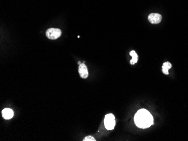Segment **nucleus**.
I'll return each instance as SVG.
<instances>
[{
    "instance_id": "4",
    "label": "nucleus",
    "mask_w": 188,
    "mask_h": 141,
    "mask_svg": "<svg viewBox=\"0 0 188 141\" xmlns=\"http://www.w3.org/2000/svg\"><path fill=\"white\" fill-rule=\"evenodd\" d=\"M162 19V15L158 13H151L148 16V20L151 24H159Z\"/></svg>"
},
{
    "instance_id": "1",
    "label": "nucleus",
    "mask_w": 188,
    "mask_h": 141,
    "mask_svg": "<svg viewBox=\"0 0 188 141\" xmlns=\"http://www.w3.org/2000/svg\"><path fill=\"white\" fill-rule=\"evenodd\" d=\"M136 126L142 129L149 128L154 124L153 118L151 113L145 109H140L136 113L134 116Z\"/></svg>"
},
{
    "instance_id": "5",
    "label": "nucleus",
    "mask_w": 188,
    "mask_h": 141,
    "mask_svg": "<svg viewBox=\"0 0 188 141\" xmlns=\"http://www.w3.org/2000/svg\"><path fill=\"white\" fill-rule=\"evenodd\" d=\"M78 72H79V74L80 75V76L83 79H86L88 77V76H89L88 69H87V67H86V65L84 64V62L83 64L79 65Z\"/></svg>"
},
{
    "instance_id": "8",
    "label": "nucleus",
    "mask_w": 188,
    "mask_h": 141,
    "mask_svg": "<svg viewBox=\"0 0 188 141\" xmlns=\"http://www.w3.org/2000/svg\"><path fill=\"white\" fill-rule=\"evenodd\" d=\"M130 55L132 58V59L130 60V64L131 65H134L138 61V55L134 50H132L130 52Z\"/></svg>"
},
{
    "instance_id": "3",
    "label": "nucleus",
    "mask_w": 188,
    "mask_h": 141,
    "mask_svg": "<svg viewBox=\"0 0 188 141\" xmlns=\"http://www.w3.org/2000/svg\"><path fill=\"white\" fill-rule=\"evenodd\" d=\"M61 30L58 28H50L46 32V37L50 39H56L60 37L61 35Z\"/></svg>"
},
{
    "instance_id": "9",
    "label": "nucleus",
    "mask_w": 188,
    "mask_h": 141,
    "mask_svg": "<svg viewBox=\"0 0 188 141\" xmlns=\"http://www.w3.org/2000/svg\"><path fill=\"white\" fill-rule=\"evenodd\" d=\"M83 141H95L96 140H95V139L93 137H92V136H91V135H88V136H87V137H86L84 139H83Z\"/></svg>"
},
{
    "instance_id": "2",
    "label": "nucleus",
    "mask_w": 188,
    "mask_h": 141,
    "mask_svg": "<svg viewBox=\"0 0 188 141\" xmlns=\"http://www.w3.org/2000/svg\"><path fill=\"white\" fill-rule=\"evenodd\" d=\"M115 117L112 114L106 115L104 118V126L108 130H113L115 126Z\"/></svg>"
},
{
    "instance_id": "7",
    "label": "nucleus",
    "mask_w": 188,
    "mask_h": 141,
    "mask_svg": "<svg viewBox=\"0 0 188 141\" xmlns=\"http://www.w3.org/2000/svg\"><path fill=\"white\" fill-rule=\"evenodd\" d=\"M171 67H172V65L170 62H164L162 66V72L163 73V74L165 75L169 74L168 70L171 68Z\"/></svg>"
},
{
    "instance_id": "6",
    "label": "nucleus",
    "mask_w": 188,
    "mask_h": 141,
    "mask_svg": "<svg viewBox=\"0 0 188 141\" xmlns=\"http://www.w3.org/2000/svg\"><path fill=\"white\" fill-rule=\"evenodd\" d=\"M2 115L4 119L8 120V119H11L13 117L14 112L11 109L6 108L2 110Z\"/></svg>"
},
{
    "instance_id": "10",
    "label": "nucleus",
    "mask_w": 188,
    "mask_h": 141,
    "mask_svg": "<svg viewBox=\"0 0 188 141\" xmlns=\"http://www.w3.org/2000/svg\"><path fill=\"white\" fill-rule=\"evenodd\" d=\"M78 63V64H79V65H80V64H82V63H81V62H80V61H79Z\"/></svg>"
}]
</instances>
